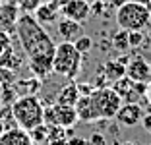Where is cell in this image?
<instances>
[{
	"label": "cell",
	"mask_w": 151,
	"mask_h": 145,
	"mask_svg": "<svg viewBox=\"0 0 151 145\" xmlns=\"http://www.w3.org/2000/svg\"><path fill=\"white\" fill-rule=\"evenodd\" d=\"M16 33L25 52V62L31 74L39 79H45L49 74H52V58L56 43L47 33V29L35 19V16L22 14L16 23Z\"/></svg>",
	"instance_id": "6da1fadb"
},
{
	"label": "cell",
	"mask_w": 151,
	"mask_h": 145,
	"mask_svg": "<svg viewBox=\"0 0 151 145\" xmlns=\"http://www.w3.org/2000/svg\"><path fill=\"white\" fill-rule=\"evenodd\" d=\"M10 106H12V116H14L16 126L25 130V132H29V130H33L35 126H39V124L45 122L43 120L45 106H43V103L39 101L37 95H22Z\"/></svg>",
	"instance_id": "7a4b0ae2"
},
{
	"label": "cell",
	"mask_w": 151,
	"mask_h": 145,
	"mask_svg": "<svg viewBox=\"0 0 151 145\" xmlns=\"http://www.w3.org/2000/svg\"><path fill=\"white\" fill-rule=\"evenodd\" d=\"M81 60H83V54H80L76 50L74 43L62 41L54 48L52 74L62 75V78H68V79L78 78L81 72Z\"/></svg>",
	"instance_id": "3957f363"
},
{
	"label": "cell",
	"mask_w": 151,
	"mask_h": 145,
	"mask_svg": "<svg viewBox=\"0 0 151 145\" xmlns=\"http://www.w3.org/2000/svg\"><path fill=\"white\" fill-rule=\"evenodd\" d=\"M89 97V106L93 112V120H111L116 116L118 108L122 106V99L112 87H95V91Z\"/></svg>",
	"instance_id": "277c9868"
},
{
	"label": "cell",
	"mask_w": 151,
	"mask_h": 145,
	"mask_svg": "<svg viewBox=\"0 0 151 145\" xmlns=\"http://www.w3.org/2000/svg\"><path fill=\"white\" fill-rule=\"evenodd\" d=\"M151 22V8L143 6L136 0H128L116 10L118 29L126 31H143Z\"/></svg>",
	"instance_id": "5b68a950"
},
{
	"label": "cell",
	"mask_w": 151,
	"mask_h": 145,
	"mask_svg": "<svg viewBox=\"0 0 151 145\" xmlns=\"http://www.w3.org/2000/svg\"><path fill=\"white\" fill-rule=\"evenodd\" d=\"M43 120L47 126H60V128H74L76 122H78V112H76L74 106H68V105H54L50 106H45V112H43Z\"/></svg>",
	"instance_id": "8992f818"
},
{
	"label": "cell",
	"mask_w": 151,
	"mask_h": 145,
	"mask_svg": "<svg viewBox=\"0 0 151 145\" xmlns=\"http://www.w3.org/2000/svg\"><path fill=\"white\" fill-rule=\"evenodd\" d=\"M60 14L68 19H74L78 23H83L91 16V6L87 0H62Z\"/></svg>",
	"instance_id": "52a82bcc"
},
{
	"label": "cell",
	"mask_w": 151,
	"mask_h": 145,
	"mask_svg": "<svg viewBox=\"0 0 151 145\" xmlns=\"http://www.w3.org/2000/svg\"><path fill=\"white\" fill-rule=\"evenodd\" d=\"M126 75L132 81L151 83V64L145 60V56H134L126 64Z\"/></svg>",
	"instance_id": "ba28073f"
},
{
	"label": "cell",
	"mask_w": 151,
	"mask_h": 145,
	"mask_svg": "<svg viewBox=\"0 0 151 145\" xmlns=\"http://www.w3.org/2000/svg\"><path fill=\"white\" fill-rule=\"evenodd\" d=\"M60 4H62V0H45V2H41L37 6L33 16H35V19L41 25L54 23L58 19V14H60Z\"/></svg>",
	"instance_id": "9c48e42d"
},
{
	"label": "cell",
	"mask_w": 151,
	"mask_h": 145,
	"mask_svg": "<svg viewBox=\"0 0 151 145\" xmlns=\"http://www.w3.org/2000/svg\"><path fill=\"white\" fill-rule=\"evenodd\" d=\"M142 116H143V108L138 103H122L114 118L122 126H136V124H139Z\"/></svg>",
	"instance_id": "30bf717a"
},
{
	"label": "cell",
	"mask_w": 151,
	"mask_h": 145,
	"mask_svg": "<svg viewBox=\"0 0 151 145\" xmlns=\"http://www.w3.org/2000/svg\"><path fill=\"white\" fill-rule=\"evenodd\" d=\"M0 145H35V143L29 137V132L14 126L0 134Z\"/></svg>",
	"instance_id": "8fae6325"
},
{
	"label": "cell",
	"mask_w": 151,
	"mask_h": 145,
	"mask_svg": "<svg viewBox=\"0 0 151 145\" xmlns=\"http://www.w3.org/2000/svg\"><path fill=\"white\" fill-rule=\"evenodd\" d=\"M134 85H136V81H132L128 75H124V78L116 79L111 87L118 93V97L122 99V103H138L139 97H138V93H136V89H134Z\"/></svg>",
	"instance_id": "7c38bea8"
},
{
	"label": "cell",
	"mask_w": 151,
	"mask_h": 145,
	"mask_svg": "<svg viewBox=\"0 0 151 145\" xmlns=\"http://www.w3.org/2000/svg\"><path fill=\"white\" fill-rule=\"evenodd\" d=\"M19 18V10L14 4H8V2H2L0 4V29L10 33V31L16 29V23H18Z\"/></svg>",
	"instance_id": "4fadbf2b"
},
{
	"label": "cell",
	"mask_w": 151,
	"mask_h": 145,
	"mask_svg": "<svg viewBox=\"0 0 151 145\" xmlns=\"http://www.w3.org/2000/svg\"><path fill=\"white\" fill-rule=\"evenodd\" d=\"M56 31H58V35L62 37V41L74 43L81 35V23L74 22V19H68V18H62L60 22H56Z\"/></svg>",
	"instance_id": "5bb4252c"
},
{
	"label": "cell",
	"mask_w": 151,
	"mask_h": 145,
	"mask_svg": "<svg viewBox=\"0 0 151 145\" xmlns=\"http://www.w3.org/2000/svg\"><path fill=\"white\" fill-rule=\"evenodd\" d=\"M101 74L107 78V81H112L114 83L116 79H120V78H124L126 75V66L124 64H120L118 60H107L105 62V66L101 68Z\"/></svg>",
	"instance_id": "9a60e30c"
},
{
	"label": "cell",
	"mask_w": 151,
	"mask_h": 145,
	"mask_svg": "<svg viewBox=\"0 0 151 145\" xmlns=\"http://www.w3.org/2000/svg\"><path fill=\"white\" fill-rule=\"evenodd\" d=\"M80 99V91H78V83H68L64 85L56 95V103L58 105H68V106H74Z\"/></svg>",
	"instance_id": "2e32d148"
},
{
	"label": "cell",
	"mask_w": 151,
	"mask_h": 145,
	"mask_svg": "<svg viewBox=\"0 0 151 145\" xmlns=\"http://www.w3.org/2000/svg\"><path fill=\"white\" fill-rule=\"evenodd\" d=\"M41 85H43V79H39V78L33 75L31 79H16L14 87H16L18 95L22 97V95H35V93L41 89Z\"/></svg>",
	"instance_id": "e0dca14e"
},
{
	"label": "cell",
	"mask_w": 151,
	"mask_h": 145,
	"mask_svg": "<svg viewBox=\"0 0 151 145\" xmlns=\"http://www.w3.org/2000/svg\"><path fill=\"white\" fill-rule=\"evenodd\" d=\"M0 66H4V68H8V70L18 74V70L23 66V60L19 58V54L12 47V48H8V50H4V52L0 54Z\"/></svg>",
	"instance_id": "ac0fdd59"
},
{
	"label": "cell",
	"mask_w": 151,
	"mask_h": 145,
	"mask_svg": "<svg viewBox=\"0 0 151 145\" xmlns=\"http://www.w3.org/2000/svg\"><path fill=\"white\" fill-rule=\"evenodd\" d=\"M29 137L33 139V143H45V141H49V126L47 124H39L35 126L33 130H29Z\"/></svg>",
	"instance_id": "d6986e66"
},
{
	"label": "cell",
	"mask_w": 151,
	"mask_h": 145,
	"mask_svg": "<svg viewBox=\"0 0 151 145\" xmlns=\"http://www.w3.org/2000/svg\"><path fill=\"white\" fill-rule=\"evenodd\" d=\"M112 47L116 48V50H120V52H124V50H128L130 48V43H128V31L126 29H118L112 35Z\"/></svg>",
	"instance_id": "ffe728a7"
},
{
	"label": "cell",
	"mask_w": 151,
	"mask_h": 145,
	"mask_svg": "<svg viewBox=\"0 0 151 145\" xmlns=\"http://www.w3.org/2000/svg\"><path fill=\"white\" fill-rule=\"evenodd\" d=\"M16 79H18L16 78V72L8 70V68H4V66H0V91L6 89V87H10V85H14Z\"/></svg>",
	"instance_id": "44dd1931"
},
{
	"label": "cell",
	"mask_w": 151,
	"mask_h": 145,
	"mask_svg": "<svg viewBox=\"0 0 151 145\" xmlns=\"http://www.w3.org/2000/svg\"><path fill=\"white\" fill-rule=\"evenodd\" d=\"M74 47L80 54H87L89 50L93 48V39H91V37H85V35H80L74 41Z\"/></svg>",
	"instance_id": "7402d4cb"
},
{
	"label": "cell",
	"mask_w": 151,
	"mask_h": 145,
	"mask_svg": "<svg viewBox=\"0 0 151 145\" xmlns=\"http://www.w3.org/2000/svg\"><path fill=\"white\" fill-rule=\"evenodd\" d=\"M143 41H145V35H143V31H128V43L130 47L138 48L143 45Z\"/></svg>",
	"instance_id": "603a6c76"
},
{
	"label": "cell",
	"mask_w": 151,
	"mask_h": 145,
	"mask_svg": "<svg viewBox=\"0 0 151 145\" xmlns=\"http://www.w3.org/2000/svg\"><path fill=\"white\" fill-rule=\"evenodd\" d=\"M41 4V0H23L22 4H19V12L23 14H31L37 10V6Z\"/></svg>",
	"instance_id": "cb8c5ba5"
},
{
	"label": "cell",
	"mask_w": 151,
	"mask_h": 145,
	"mask_svg": "<svg viewBox=\"0 0 151 145\" xmlns=\"http://www.w3.org/2000/svg\"><path fill=\"white\" fill-rule=\"evenodd\" d=\"M8 48H12V37H10V33L0 29V54L4 50H8Z\"/></svg>",
	"instance_id": "d4e9b609"
},
{
	"label": "cell",
	"mask_w": 151,
	"mask_h": 145,
	"mask_svg": "<svg viewBox=\"0 0 151 145\" xmlns=\"http://www.w3.org/2000/svg\"><path fill=\"white\" fill-rule=\"evenodd\" d=\"M91 6V14H95V16H103L105 14V10H107V2L105 0H95Z\"/></svg>",
	"instance_id": "484cf974"
},
{
	"label": "cell",
	"mask_w": 151,
	"mask_h": 145,
	"mask_svg": "<svg viewBox=\"0 0 151 145\" xmlns=\"http://www.w3.org/2000/svg\"><path fill=\"white\" fill-rule=\"evenodd\" d=\"M78 91H80V97L91 95L95 91V85L93 83H78Z\"/></svg>",
	"instance_id": "4316f807"
},
{
	"label": "cell",
	"mask_w": 151,
	"mask_h": 145,
	"mask_svg": "<svg viewBox=\"0 0 151 145\" xmlns=\"http://www.w3.org/2000/svg\"><path fill=\"white\" fill-rule=\"evenodd\" d=\"M139 122H142L143 130H145V132H149V134H151V114H143V116H142V120H139Z\"/></svg>",
	"instance_id": "83f0119b"
},
{
	"label": "cell",
	"mask_w": 151,
	"mask_h": 145,
	"mask_svg": "<svg viewBox=\"0 0 151 145\" xmlns=\"http://www.w3.org/2000/svg\"><path fill=\"white\" fill-rule=\"evenodd\" d=\"M105 2H107V6H109V8H114V10H118L120 6L124 4V2H128V0H105Z\"/></svg>",
	"instance_id": "f1b7e54d"
},
{
	"label": "cell",
	"mask_w": 151,
	"mask_h": 145,
	"mask_svg": "<svg viewBox=\"0 0 151 145\" xmlns=\"http://www.w3.org/2000/svg\"><path fill=\"white\" fill-rule=\"evenodd\" d=\"M68 145H87L83 137H68Z\"/></svg>",
	"instance_id": "f546056e"
},
{
	"label": "cell",
	"mask_w": 151,
	"mask_h": 145,
	"mask_svg": "<svg viewBox=\"0 0 151 145\" xmlns=\"http://www.w3.org/2000/svg\"><path fill=\"white\" fill-rule=\"evenodd\" d=\"M91 143L93 145H105V137H103L101 134H93V136H91Z\"/></svg>",
	"instance_id": "4dcf8cb0"
},
{
	"label": "cell",
	"mask_w": 151,
	"mask_h": 145,
	"mask_svg": "<svg viewBox=\"0 0 151 145\" xmlns=\"http://www.w3.org/2000/svg\"><path fill=\"white\" fill-rule=\"evenodd\" d=\"M49 145H68V139H52L49 141Z\"/></svg>",
	"instance_id": "1f68e13d"
},
{
	"label": "cell",
	"mask_w": 151,
	"mask_h": 145,
	"mask_svg": "<svg viewBox=\"0 0 151 145\" xmlns=\"http://www.w3.org/2000/svg\"><path fill=\"white\" fill-rule=\"evenodd\" d=\"M136 2H139V4H143V6H149V8H151V2H149V0H136Z\"/></svg>",
	"instance_id": "d6a6232c"
},
{
	"label": "cell",
	"mask_w": 151,
	"mask_h": 145,
	"mask_svg": "<svg viewBox=\"0 0 151 145\" xmlns=\"http://www.w3.org/2000/svg\"><path fill=\"white\" fill-rule=\"evenodd\" d=\"M4 130H6V124H4V120H2V118H0V134H2V132H4Z\"/></svg>",
	"instance_id": "836d02e7"
},
{
	"label": "cell",
	"mask_w": 151,
	"mask_h": 145,
	"mask_svg": "<svg viewBox=\"0 0 151 145\" xmlns=\"http://www.w3.org/2000/svg\"><path fill=\"white\" fill-rule=\"evenodd\" d=\"M126 145H134V143H126Z\"/></svg>",
	"instance_id": "e575fe53"
},
{
	"label": "cell",
	"mask_w": 151,
	"mask_h": 145,
	"mask_svg": "<svg viewBox=\"0 0 151 145\" xmlns=\"http://www.w3.org/2000/svg\"><path fill=\"white\" fill-rule=\"evenodd\" d=\"M149 2H151V0H149Z\"/></svg>",
	"instance_id": "d590c367"
}]
</instances>
